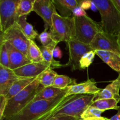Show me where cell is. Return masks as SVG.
Returning a JSON list of instances; mask_svg holds the SVG:
<instances>
[{
	"instance_id": "6da1fadb",
	"label": "cell",
	"mask_w": 120,
	"mask_h": 120,
	"mask_svg": "<svg viewBox=\"0 0 120 120\" xmlns=\"http://www.w3.org/2000/svg\"><path fill=\"white\" fill-rule=\"evenodd\" d=\"M43 87L37 77L24 90L8 100L3 116L0 120H9L18 114L34 100L38 93Z\"/></svg>"
},
{
	"instance_id": "7a4b0ae2",
	"label": "cell",
	"mask_w": 120,
	"mask_h": 120,
	"mask_svg": "<svg viewBox=\"0 0 120 120\" xmlns=\"http://www.w3.org/2000/svg\"><path fill=\"white\" fill-rule=\"evenodd\" d=\"M66 89L52 99L32 101L18 114L9 120H35L55 110L65 99Z\"/></svg>"
},
{
	"instance_id": "3957f363",
	"label": "cell",
	"mask_w": 120,
	"mask_h": 120,
	"mask_svg": "<svg viewBox=\"0 0 120 120\" xmlns=\"http://www.w3.org/2000/svg\"><path fill=\"white\" fill-rule=\"evenodd\" d=\"M94 94H76L66 97L53 111L52 117L70 116L80 119L82 114L91 105Z\"/></svg>"
},
{
	"instance_id": "277c9868",
	"label": "cell",
	"mask_w": 120,
	"mask_h": 120,
	"mask_svg": "<svg viewBox=\"0 0 120 120\" xmlns=\"http://www.w3.org/2000/svg\"><path fill=\"white\" fill-rule=\"evenodd\" d=\"M93 2L100 14L102 30L118 36L120 33V13L112 0H93Z\"/></svg>"
},
{
	"instance_id": "5b68a950",
	"label": "cell",
	"mask_w": 120,
	"mask_h": 120,
	"mask_svg": "<svg viewBox=\"0 0 120 120\" xmlns=\"http://www.w3.org/2000/svg\"><path fill=\"white\" fill-rule=\"evenodd\" d=\"M53 41L57 43H68L75 37V22L73 16L63 17L55 14L52 16V25L49 32Z\"/></svg>"
},
{
	"instance_id": "8992f818",
	"label": "cell",
	"mask_w": 120,
	"mask_h": 120,
	"mask_svg": "<svg viewBox=\"0 0 120 120\" xmlns=\"http://www.w3.org/2000/svg\"><path fill=\"white\" fill-rule=\"evenodd\" d=\"M75 39L90 45L96 34L102 31L100 23H97L89 16L75 17Z\"/></svg>"
},
{
	"instance_id": "52a82bcc",
	"label": "cell",
	"mask_w": 120,
	"mask_h": 120,
	"mask_svg": "<svg viewBox=\"0 0 120 120\" xmlns=\"http://www.w3.org/2000/svg\"><path fill=\"white\" fill-rule=\"evenodd\" d=\"M1 41L7 42L28 57V49L30 40L27 38L17 23L1 33Z\"/></svg>"
},
{
	"instance_id": "ba28073f",
	"label": "cell",
	"mask_w": 120,
	"mask_h": 120,
	"mask_svg": "<svg viewBox=\"0 0 120 120\" xmlns=\"http://www.w3.org/2000/svg\"><path fill=\"white\" fill-rule=\"evenodd\" d=\"M20 0L0 1V30L4 33L17 23V7Z\"/></svg>"
},
{
	"instance_id": "9c48e42d",
	"label": "cell",
	"mask_w": 120,
	"mask_h": 120,
	"mask_svg": "<svg viewBox=\"0 0 120 120\" xmlns=\"http://www.w3.org/2000/svg\"><path fill=\"white\" fill-rule=\"evenodd\" d=\"M90 45L94 50L112 52L120 56L118 36L107 34L103 30L96 34Z\"/></svg>"
},
{
	"instance_id": "30bf717a",
	"label": "cell",
	"mask_w": 120,
	"mask_h": 120,
	"mask_svg": "<svg viewBox=\"0 0 120 120\" xmlns=\"http://www.w3.org/2000/svg\"><path fill=\"white\" fill-rule=\"evenodd\" d=\"M69 51V59L65 66L71 67L73 71L80 69V60L82 56L89 52L94 50L90 45H87L73 39L67 43Z\"/></svg>"
},
{
	"instance_id": "8fae6325",
	"label": "cell",
	"mask_w": 120,
	"mask_h": 120,
	"mask_svg": "<svg viewBox=\"0 0 120 120\" xmlns=\"http://www.w3.org/2000/svg\"><path fill=\"white\" fill-rule=\"evenodd\" d=\"M33 11L39 15L45 22V29L51 27L52 25V16L57 14L56 8L53 1L50 0H35Z\"/></svg>"
},
{
	"instance_id": "7c38bea8",
	"label": "cell",
	"mask_w": 120,
	"mask_h": 120,
	"mask_svg": "<svg viewBox=\"0 0 120 120\" xmlns=\"http://www.w3.org/2000/svg\"><path fill=\"white\" fill-rule=\"evenodd\" d=\"M96 84L93 79H88L81 83H75L66 88L65 97L76 94H97L101 90V89L98 88Z\"/></svg>"
},
{
	"instance_id": "4fadbf2b",
	"label": "cell",
	"mask_w": 120,
	"mask_h": 120,
	"mask_svg": "<svg viewBox=\"0 0 120 120\" xmlns=\"http://www.w3.org/2000/svg\"><path fill=\"white\" fill-rule=\"evenodd\" d=\"M22 78L13 70L0 64V96H5L14 83Z\"/></svg>"
},
{
	"instance_id": "5bb4252c",
	"label": "cell",
	"mask_w": 120,
	"mask_h": 120,
	"mask_svg": "<svg viewBox=\"0 0 120 120\" xmlns=\"http://www.w3.org/2000/svg\"><path fill=\"white\" fill-rule=\"evenodd\" d=\"M49 68H50V65L45 62L43 63L32 62L18 69H15L14 71L16 75L19 77L36 78Z\"/></svg>"
},
{
	"instance_id": "9a60e30c",
	"label": "cell",
	"mask_w": 120,
	"mask_h": 120,
	"mask_svg": "<svg viewBox=\"0 0 120 120\" xmlns=\"http://www.w3.org/2000/svg\"><path fill=\"white\" fill-rule=\"evenodd\" d=\"M5 42L9 59V69L14 70L23 66L32 63L28 57L16 49L10 43Z\"/></svg>"
},
{
	"instance_id": "2e32d148",
	"label": "cell",
	"mask_w": 120,
	"mask_h": 120,
	"mask_svg": "<svg viewBox=\"0 0 120 120\" xmlns=\"http://www.w3.org/2000/svg\"><path fill=\"white\" fill-rule=\"evenodd\" d=\"M120 73L118 77L112 81L110 84L107 86L106 87L101 89L100 91L95 95L94 100L100 99H109L113 98L118 103L120 101Z\"/></svg>"
},
{
	"instance_id": "e0dca14e",
	"label": "cell",
	"mask_w": 120,
	"mask_h": 120,
	"mask_svg": "<svg viewBox=\"0 0 120 120\" xmlns=\"http://www.w3.org/2000/svg\"><path fill=\"white\" fill-rule=\"evenodd\" d=\"M96 55L105 62L112 69L120 73V56L109 51L95 50Z\"/></svg>"
},
{
	"instance_id": "ac0fdd59",
	"label": "cell",
	"mask_w": 120,
	"mask_h": 120,
	"mask_svg": "<svg viewBox=\"0 0 120 120\" xmlns=\"http://www.w3.org/2000/svg\"><path fill=\"white\" fill-rule=\"evenodd\" d=\"M61 16L70 17L73 16V9L79 5V1L77 0H52Z\"/></svg>"
},
{
	"instance_id": "d6986e66",
	"label": "cell",
	"mask_w": 120,
	"mask_h": 120,
	"mask_svg": "<svg viewBox=\"0 0 120 120\" xmlns=\"http://www.w3.org/2000/svg\"><path fill=\"white\" fill-rule=\"evenodd\" d=\"M57 42H53L46 46H42L41 49L42 52L43 60L45 63L50 65L52 69H58L65 66V64H62L59 62L56 61L53 57V50L56 48Z\"/></svg>"
},
{
	"instance_id": "ffe728a7",
	"label": "cell",
	"mask_w": 120,
	"mask_h": 120,
	"mask_svg": "<svg viewBox=\"0 0 120 120\" xmlns=\"http://www.w3.org/2000/svg\"><path fill=\"white\" fill-rule=\"evenodd\" d=\"M36 78H26V77H22L21 79L18 80L15 82L9 90L8 93L5 97L7 100H9L19 93L20 92L24 90L26 87L28 86L29 84H31L35 80Z\"/></svg>"
},
{
	"instance_id": "44dd1931",
	"label": "cell",
	"mask_w": 120,
	"mask_h": 120,
	"mask_svg": "<svg viewBox=\"0 0 120 120\" xmlns=\"http://www.w3.org/2000/svg\"><path fill=\"white\" fill-rule=\"evenodd\" d=\"M66 89H60L53 87H43L37 93L32 101H37L40 100H47L52 99L56 96L59 95Z\"/></svg>"
},
{
	"instance_id": "7402d4cb",
	"label": "cell",
	"mask_w": 120,
	"mask_h": 120,
	"mask_svg": "<svg viewBox=\"0 0 120 120\" xmlns=\"http://www.w3.org/2000/svg\"><path fill=\"white\" fill-rule=\"evenodd\" d=\"M26 18L27 15L21 16L19 18L17 23L21 27L22 32L26 36L27 38L29 39V40L34 41V39L38 36V34L34 29L33 26L27 22Z\"/></svg>"
},
{
	"instance_id": "603a6c76",
	"label": "cell",
	"mask_w": 120,
	"mask_h": 120,
	"mask_svg": "<svg viewBox=\"0 0 120 120\" xmlns=\"http://www.w3.org/2000/svg\"><path fill=\"white\" fill-rule=\"evenodd\" d=\"M118 102L113 98L109 99H100L93 101L91 106L100 110L104 112L109 110H117L118 106L117 105Z\"/></svg>"
},
{
	"instance_id": "cb8c5ba5",
	"label": "cell",
	"mask_w": 120,
	"mask_h": 120,
	"mask_svg": "<svg viewBox=\"0 0 120 120\" xmlns=\"http://www.w3.org/2000/svg\"><path fill=\"white\" fill-rule=\"evenodd\" d=\"M58 74L50 68L45 70L38 76L40 84L44 87L53 86L55 78Z\"/></svg>"
},
{
	"instance_id": "d4e9b609",
	"label": "cell",
	"mask_w": 120,
	"mask_h": 120,
	"mask_svg": "<svg viewBox=\"0 0 120 120\" xmlns=\"http://www.w3.org/2000/svg\"><path fill=\"white\" fill-rule=\"evenodd\" d=\"M28 58L33 63L45 62L41 50L33 40H30V45L28 49Z\"/></svg>"
},
{
	"instance_id": "484cf974",
	"label": "cell",
	"mask_w": 120,
	"mask_h": 120,
	"mask_svg": "<svg viewBox=\"0 0 120 120\" xmlns=\"http://www.w3.org/2000/svg\"><path fill=\"white\" fill-rule=\"evenodd\" d=\"M103 111L91 106L87 108L83 112L81 118L84 120H108L109 118L102 117L101 114Z\"/></svg>"
},
{
	"instance_id": "4316f807",
	"label": "cell",
	"mask_w": 120,
	"mask_h": 120,
	"mask_svg": "<svg viewBox=\"0 0 120 120\" xmlns=\"http://www.w3.org/2000/svg\"><path fill=\"white\" fill-rule=\"evenodd\" d=\"M35 0H20L17 7L19 17L28 15L33 11Z\"/></svg>"
},
{
	"instance_id": "83f0119b",
	"label": "cell",
	"mask_w": 120,
	"mask_h": 120,
	"mask_svg": "<svg viewBox=\"0 0 120 120\" xmlns=\"http://www.w3.org/2000/svg\"><path fill=\"white\" fill-rule=\"evenodd\" d=\"M76 83V81L75 79H73L65 75H57L52 87L60 89H66L68 86Z\"/></svg>"
},
{
	"instance_id": "f1b7e54d",
	"label": "cell",
	"mask_w": 120,
	"mask_h": 120,
	"mask_svg": "<svg viewBox=\"0 0 120 120\" xmlns=\"http://www.w3.org/2000/svg\"><path fill=\"white\" fill-rule=\"evenodd\" d=\"M0 64L9 68V59L5 42L1 41L0 45Z\"/></svg>"
},
{
	"instance_id": "f546056e",
	"label": "cell",
	"mask_w": 120,
	"mask_h": 120,
	"mask_svg": "<svg viewBox=\"0 0 120 120\" xmlns=\"http://www.w3.org/2000/svg\"><path fill=\"white\" fill-rule=\"evenodd\" d=\"M96 55L95 50H92L84 54L80 60V69H85L89 67L93 62Z\"/></svg>"
},
{
	"instance_id": "4dcf8cb0",
	"label": "cell",
	"mask_w": 120,
	"mask_h": 120,
	"mask_svg": "<svg viewBox=\"0 0 120 120\" xmlns=\"http://www.w3.org/2000/svg\"><path fill=\"white\" fill-rule=\"evenodd\" d=\"M39 39L42 43L43 46H46L53 42L52 38H51L49 32L47 31V29H45L44 31L42 32L39 35Z\"/></svg>"
},
{
	"instance_id": "1f68e13d",
	"label": "cell",
	"mask_w": 120,
	"mask_h": 120,
	"mask_svg": "<svg viewBox=\"0 0 120 120\" xmlns=\"http://www.w3.org/2000/svg\"><path fill=\"white\" fill-rule=\"evenodd\" d=\"M87 13L86 11L80 5L75 8L73 11V16L75 17H82V16H87Z\"/></svg>"
},
{
	"instance_id": "d6a6232c",
	"label": "cell",
	"mask_w": 120,
	"mask_h": 120,
	"mask_svg": "<svg viewBox=\"0 0 120 120\" xmlns=\"http://www.w3.org/2000/svg\"><path fill=\"white\" fill-rule=\"evenodd\" d=\"M8 100L4 96H0V120L3 116L4 112L7 106Z\"/></svg>"
},
{
	"instance_id": "836d02e7",
	"label": "cell",
	"mask_w": 120,
	"mask_h": 120,
	"mask_svg": "<svg viewBox=\"0 0 120 120\" xmlns=\"http://www.w3.org/2000/svg\"><path fill=\"white\" fill-rule=\"evenodd\" d=\"M92 1L89 0H83V1H79V5L82 7L84 10L87 9H91V5H92Z\"/></svg>"
},
{
	"instance_id": "e575fe53",
	"label": "cell",
	"mask_w": 120,
	"mask_h": 120,
	"mask_svg": "<svg viewBox=\"0 0 120 120\" xmlns=\"http://www.w3.org/2000/svg\"><path fill=\"white\" fill-rule=\"evenodd\" d=\"M79 119L70 116H60L58 117H52L48 120H79Z\"/></svg>"
},
{
	"instance_id": "d590c367",
	"label": "cell",
	"mask_w": 120,
	"mask_h": 120,
	"mask_svg": "<svg viewBox=\"0 0 120 120\" xmlns=\"http://www.w3.org/2000/svg\"><path fill=\"white\" fill-rule=\"evenodd\" d=\"M55 111V110H53V111H50V112H48V113L45 114V115L42 116V117H39V118H38V119H36L35 120H48L50 119V118H52V117H53V111Z\"/></svg>"
},
{
	"instance_id": "8d00e7d4",
	"label": "cell",
	"mask_w": 120,
	"mask_h": 120,
	"mask_svg": "<svg viewBox=\"0 0 120 120\" xmlns=\"http://www.w3.org/2000/svg\"><path fill=\"white\" fill-rule=\"evenodd\" d=\"M53 57L61 58L62 57V53L59 47H56L53 50Z\"/></svg>"
},
{
	"instance_id": "74e56055",
	"label": "cell",
	"mask_w": 120,
	"mask_h": 120,
	"mask_svg": "<svg viewBox=\"0 0 120 120\" xmlns=\"http://www.w3.org/2000/svg\"><path fill=\"white\" fill-rule=\"evenodd\" d=\"M109 120H120V106H118L117 109V113L111 118H109Z\"/></svg>"
},
{
	"instance_id": "f35d334b",
	"label": "cell",
	"mask_w": 120,
	"mask_h": 120,
	"mask_svg": "<svg viewBox=\"0 0 120 120\" xmlns=\"http://www.w3.org/2000/svg\"><path fill=\"white\" fill-rule=\"evenodd\" d=\"M112 2L120 13V0H112Z\"/></svg>"
},
{
	"instance_id": "ab89813d",
	"label": "cell",
	"mask_w": 120,
	"mask_h": 120,
	"mask_svg": "<svg viewBox=\"0 0 120 120\" xmlns=\"http://www.w3.org/2000/svg\"><path fill=\"white\" fill-rule=\"evenodd\" d=\"M118 45H119V46L120 48V33L119 34V35H118Z\"/></svg>"
},
{
	"instance_id": "60d3db41",
	"label": "cell",
	"mask_w": 120,
	"mask_h": 120,
	"mask_svg": "<svg viewBox=\"0 0 120 120\" xmlns=\"http://www.w3.org/2000/svg\"><path fill=\"white\" fill-rule=\"evenodd\" d=\"M79 120H83V119H82V118H80V119H79Z\"/></svg>"
},
{
	"instance_id": "b9f144b4",
	"label": "cell",
	"mask_w": 120,
	"mask_h": 120,
	"mask_svg": "<svg viewBox=\"0 0 120 120\" xmlns=\"http://www.w3.org/2000/svg\"></svg>"
}]
</instances>
